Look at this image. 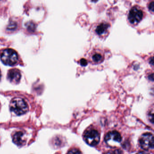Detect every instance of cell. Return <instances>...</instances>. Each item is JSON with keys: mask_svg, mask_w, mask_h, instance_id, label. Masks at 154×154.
<instances>
[{"mask_svg": "<svg viewBox=\"0 0 154 154\" xmlns=\"http://www.w3.org/2000/svg\"><path fill=\"white\" fill-rule=\"evenodd\" d=\"M10 109L18 115L26 113L28 111V106L26 102L20 98L13 99L10 103Z\"/></svg>", "mask_w": 154, "mask_h": 154, "instance_id": "1", "label": "cell"}, {"mask_svg": "<svg viewBox=\"0 0 154 154\" xmlns=\"http://www.w3.org/2000/svg\"><path fill=\"white\" fill-rule=\"evenodd\" d=\"M1 61L6 65L13 66L17 62L18 55L16 51L11 49L5 50L1 53Z\"/></svg>", "mask_w": 154, "mask_h": 154, "instance_id": "2", "label": "cell"}, {"mask_svg": "<svg viewBox=\"0 0 154 154\" xmlns=\"http://www.w3.org/2000/svg\"><path fill=\"white\" fill-rule=\"evenodd\" d=\"M144 16L143 11L137 6H135L129 11L128 19L132 24H137L143 20Z\"/></svg>", "mask_w": 154, "mask_h": 154, "instance_id": "3", "label": "cell"}, {"mask_svg": "<svg viewBox=\"0 0 154 154\" xmlns=\"http://www.w3.org/2000/svg\"><path fill=\"white\" fill-rule=\"evenodd\" d=\"M140 145L144 150H149L154 148V137L151 133L143 134L140 139Z\"/></svg>", "mask_w": 154, "mask_h": 154, "instance_id": "4", "label": "cell"}, {"mask_svg": "<svg viewBox=\"0 0 154 154\" xmlns=\"http://www.w3.org/2000/svg\"><path fill=\"white\" fill-rule=\"evenodd\" d=\"M122 137L120 133L117 131L109 132L105 137L106 143L110 147H115L120 143Z\"/></svg>", "mask_w": 154, "mask_h": 154, "instance_id": "5", "label": "cell"}, {"mask_svg": "<svg viewBox=\"0 0 154 154\" xmlns=\"http://www.w3.org/2000/svg\"><path fill=\"white\" fill-rule=\"evenodd\" d=\"M84 140L86 143L91 146H95L99 143L100 140L99 133L96 130H89L84 134Z\"/></svg>", "mask_w": 154, "mask_h": 154, "instance_id": "6", "label": "cell"}, {"mask_svg": "<svg viewBox=\"0 0 154 154\" xmlns=\"http://www.w3.org/2000/svg\"><path fill=\"white\" fill-rule=\"evenodd\" d=\"M21 78L20 72L17 69L10 70L8 73V79L11 82L17 84L19 82Z\"/></svg>", "mask_w": 154, "mask_h": 154, "instance_id": "7", "label": "cell"}, {"mask_svg": "<svg viewBox=\"0 0 154 154\" xmlns=\"http://www.w3.org/2000/svg\"><path fill=\"white\" fill-rule=\"evenodd\" d=\"M13 142L18 146H22L26 143L22 132H17L13 136Z\"/></svg>", "mask_w": 154, "mask_h": 154, "instance_id": "8", "label": "cell"}, {"mask_svg": "<svg viewBox=\"0 0 154 154\" xmlns=\"http://www.w3.org/2000/svg\"><path fill=\"white\" fill-rule=\"evenodd\" d=\"M109 24L106 23H102L97 26L96 29V32L99 35H102L106 33L109 29Z\"/></svg>", "mask_w": 154, "mask_h": 154, "instance_id": "9", "label": "cell"}, {"mask_svg": "<svg viewBox=\"0 0 154 154\" xmlns=\"http://www.w3.org/2000/svg\"><path fill=\"white\" fill-rule=\"evenodd\" d=\"M91 59L93 62L95 63H99L103 60V56L101 53L96 51L93 53L91 55Z\"/></svg>", "mask_w": 154, "mask_h": 154, "instance_id": "10", "label": "cell"}, {"mask_svg": "<svg viewBox=\"0 0 154 154\" xmlns=\"http://www.w3.org/2000/svg\"><path fill=\"white\" fill-rule=\"evenodd\" d=\"M105 154H122V152L120 150H115L109 151Z\"/></svg>", "mask_w": 154, "mask_h": 154, "instance_id": "11", "label": "cell"}, {"mask_svg": "<svg viewBox=\"0 0 154 154\" xmlns=\"http://www.w3.org/2000/svg\"><path fill=\"white\" fill-rule=\"evenodd\" d=\"M68 154H82L81 152L79 150L77 149H72V150H70Z\"/></svg>", "mask_w": 154, "mask_h": 154, "instance_id": "12", "label": "cell"}, {"mask_svg": "<svg viewBox=\"0 0 154 154\" xmlns=\"http://www.w3.org/2000/svg\"><path fill=\"white\" fill-rule=\"evenodd\" d=\"M88 61H87L84 58H82L80 59V65L82 66H86L87 65Z\"/></svg>", "mask_w": 154, "mask_h": 154, "instance_id": "13", "label": "cell"}, {"mask_svg": "<svg viewBox=\"0 0 154 154\" xmlns=\"http://www.w3.org/2000/svg\"><path fill=\"white\" fill-rule=\"evenodd\" d=\"M149 9L151 11L153 12L154 11V1H152V2H151L149 4Z\"/></svg>", "mask_w": 154, "mask_h": 154, "instance_id": "14", "label": "cell"}, {"mask_svg": "<svg viewBox=\"0 0 154 154\" xmlns=\"http://www.w3.org/2000/svg\"><path fill=\"white\" fill-rule=\"evenodd\" d=\"M137 154H149L148 153H146L145 152H143V151H141V152H139V153H137Z\"/></svg>", "mask_w": 154, "mask_h": 154, "instance_id": "15", "label": "cell"}, {"mask_svg": "<svg viewBox=\"0 0 154 154\" xmlns=\"http://www.w3.org/2000/svg\"><path fill=\"white\" fill-rule=\"evenodd\" d=\"M1 72H0V79H1Z\"/></svg>", "mask_w": 154, "mask_h": 154, "instance_id": "16", "label": "cell"}]
</instances>
